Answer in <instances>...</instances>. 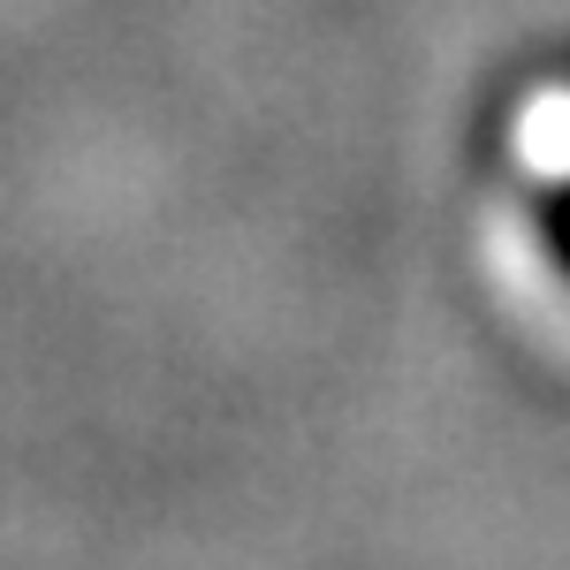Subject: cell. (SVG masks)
I'll return each instance as SVG.
<instances>
[{"instance_id": "6da1fadb", "label": "cell", "mask_w": 570, "mask_h": 570, "mask_svg": "<svg viewBox=\"0 0 570 570\" xmlns=\"http://www.w3.org/2000/svg\"><path fill=\"white\" fill-rule=\"evenodd\" d=\"M540 244H548V266L570 282V183H556L540 198Z\"/></svg>"}]
</instances>
